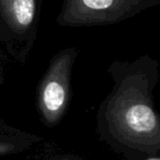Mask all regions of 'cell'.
Instances as JSON below:
<instances>
[{"instance_id": "obj_4", "label": "cell", "mask_w": 160, "mask_h": 160, "mask_svg": "<svg viewBox=\"0 0 160 160\" xmlns=\"http://www.w3.org/2000/svg\"><path fill=\"white\" fill-rule=\"evenodd\" d=\"M38 0H0V27L5 46L23 60L36 36Z\"/></svg>"}, {"instance_id": "obj_6", "label": "cell", "mask_w": 160, "mask_h": 160, "mask_svg": "<svg viewBox=\"0 0 160 160\" xmlns=\"http://www.w3.org/2000/svg\"><path fill=\"white\" fill-rule=\"evenodd\" d=\"M46 160H86L72 155H53L48 157Z\"/></svg>"}, {"instance_id": "obj_7", "label": "cell", "mask_w": 160, "mask_h": 160, "mask_svg": "<svg viewBox=\"0 0 160 160\" xmlns=\"http://www.w3.org/2000/svg\"><path fill=\"white\" fill-rule=\"evenodd\" d=\"M3 81H5V67H3L2 51H1V45H0V85H2Z\"/></svg>"}, {"instance_id": "obj_5", "label": "cell", "mask_w": 160, "mask_h": 160, "mask_svg": "<svg viewBox=\"0 0 160 160\" xmlns=\"http://www.w3.org/2000/svg\"><path fill=\"white\" fill-rule=\"evenodd\" d=\"M44 142L38 134L17 128L0 118V158L30 152Z\"/></svg>"}, {"instance_id": "obj_3", "label": "cell", "mask_w": 160, "mask_h": 160, "mask_svg": "<svg viewBox=\"0 0 160 160\" xmlns=\"http://www.w3.org/2000/svg\"><path fill=\"white\" fill-rule=\"evenodd\" d=\"M160 0H62L56 22L62 27H101L131 19Z\"/></svg>"}, {"instance_id": "obj_8", "label": "cell", "mask_w": 160, "mask_h": 160, "mask_svg": "<svg viewBox=\"0 0 160 160\" xmlns=\"http://www.w3.org/2000/svg\"><path fill=\"white\" fill-rule=\"evenodd\" d=\"M3 42V33H2V29L0 27V44Z\"/></svg>"}, {"instance_id": "obj_2", "label": "cell", "mask_w": 160, "mask_h": 160, "mask_svg": "<svg viewBox=\"0 0 160 160\" xmlns=\"http://www.w3.org/2000/svg\"><path fill=\"white\" fill-rule=\"evenodd\" d=\"M78 49L68 46L58 51L49 60L36 88V109L43 124L55 127L66 115L71 99L72 69Z\"/></svg>"}, {"instance_id": "obj_1", "label": "cell", "mask_w": 160, "mask_h": 160, "mask_svg": "<svg viewBox=\"0 0 160 160\" xmlns=\"http://www.w3.org/2000/svg\"><path fill=\"white\" fill-rule=\"evenodd\" d=\"M159 62L149 55L114 60L108 68L112 88L97 112L99 138L127 160L159 158L160 118L155 91Z\"/></svg>"}]
</instances>
